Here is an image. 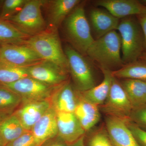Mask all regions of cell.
I'll return each instance as SVG.
<instances>
[{
  "label": "cell",
  "instance_id": "obj_11",
  "mask_svg": "<svg viewBox=\"0 0 146 146\" xmlns=\"http://www.w3.org/2000/svg\"><path fill=\"white\" fill-rule=\"evenodd\" d=\"M79 99V91L68 80L55 90L49 101L56 112L74 113Z\"/></svg>",
  "mask_w": 146,
  "mask_h": 146
},
{
  "label": "cell",
  "instance_id": "obj_33",
  "mask_svg": "<svg viewBox=\"0 0 146 146\" xmlns=\"http://www.w3.org/2000/svg\"><path fill=\"white\" fill-rule=\"evenodd\" d=\"M39 146H68V145L57 135L45 141Z\"/></svg>",
  "mask_w": 146,
  "mask_h": 146
},
{
  "label": "cell",
  "instance_id": "obj_32",
  "mask_svg": "<svg viewBox=\"0 0 146 146\" xmlns=\"http://www.w3.org/2000/svg\"><path fill=\"white\" fill-rule=\"evenodd\" d=\"M141 29L144 38V48L146 50V11L136 16Z\"/></svg>",
  "mask_w": 146,
  "mask_h": 146
},
{
  "label": "cell",
  "instance_id": "obj_26",
  "mask_svg": "<svg viewBox=\"0 0 146 146\" xmlns=\"http://www.w3.org/2000/svg\"><path fill=\"white\" fill-rule=\"evenodd\" d=\"M29 77L26 68H19L0 61V83L9 84Z\"/></svg>",
  "mask_w": 146,
  "mask_h": 146
},
{
  "label": "cell",
  "instance_id": "obj_18",
  "mask_svg": "<svg viewBox=\"0 0 146 146\" xmlns=\"http://www.w3.org/2000/svg\"><path fill=\"white\" fill-rule=\"evenodd\" d=\"M92 29L96 39L113 31L117 30L119 19L113 16L106 10L94 8L90 13Z\"/></svg>",
  "mask_w": 146,
  "mask_h": 146
},
{
  "label": "cell",
  "instance_id": "obj_10",
  "mask_svg": "<svg viewBox=\"0 0 146 146\" xmlns=\"http://www.w3.org/2000/svg\"><path fill=\"white\" fill-rule=\"evenodd\" d=\"M25 68L29 77L50 86H59L68 81V72L50 61L44 60Z\"/></svg>",
  "mask_w": 146,
  "mask_h": 146
},
{
  "label": "cell",
  "instance_id": "obj_39",
  "mask_svg": "<svg viewBox=\"0 0 146 146\" xmlns=\"http://www.w3.org/2000/svg\"><path fill=\"white\" fill-rule=\"evenodd\" d=\"M0 48H1V45H0Z\"/></svg>",
  "mask_w": 146,
  "mask_h": 146
},
{
  "label": "cell",
  "instance_id": "obj_8",
  "mask_svg": "<svg viewBox=\"0 0 146 146\" xmlns=\"http://www.w3.org/2000/svg\"><path fill=\"white\" fill-rule=\"evenodd\" d=\"M100 106L107 116L118 118L125 122L130 121L133 106L121 83L114 76L108 96Z\"/></svg>",
  "mask_w": 146,
  "mask_h": 146
},
{
  "label": "cell",
  "instance_id": "obj_5",
  "mask_svg": "<svg viewBox=\"0 0 146 146\" xmlns=\"http://www.w3.org/2000/svg\"><path fill=\"white\" fill-rule=\"evenodd\" d=\"M45 2L42 0H28L19 12L6 21L28 36L39 34L47 29L41 11Z\"/></svg>",
  "mask_w": 146,
  "mask_h": 146
},
{
  "label": "cell",
  "instance_id": "obj_34",
  "mask_svg": "<svg viewBox=\"0 0 146 146\" xmlns=\"http://www.w3.org/2000/svg\"><path fill=\"white\" fill-rule=\"evenodd\" d=\"M85 136H82L72 143L68 145V146H86L84 143Z\"/></svg>",
  "mask_w": 146,
  "mask_h": 146
},
{
  "label": "cell",
  "instance_id": "obj_16",
  "mask_svg": "<svg viewBox=\"0 0 146 146\" xmlns=\"http://www.w3.org/2000/svg\"><path fill=\"white\" fill-rule=\"evenodd\" d=\"M80 3L79 0L46 1L49 26L48 29L57 31L65 18Z\"/></svg>",
  "mask_w": 146,
  "mask_h": 146
},
{
  "label": "cell",
  "instance_id": "obj_6",
  "mask_svg": "<svg viewBox=\"0 0 146 146\" xmlns=\"http://www.w3.org/2000/svg\"><path fill=\"white\" fill-rule=\"evenodd\" d=\"M64 52L68 60V72L75 88L83 92L96 86L91 66L84 55L69 46H66Z\"/></svg>",
  "mask_w": 146,
  "mask_h": 146
},
{
  "label": "cell",
  "instance_id": "obj_4",
  "mask_svg": "<svg viewBox=\"0 0 146 146\" xmlns=\"http://www.w3.org/2000/svg\"><path fill=\"white\" fill-rule=\"evenodd\" d=\"M117 30L121 38L123 63L137 61L145 48L143 34L136 16L122 18Z\"/></svg>",
  "mask_w": 146,
  "mask_h": 146
},
{
  "label": "cell",
  "instance_id": "obj_15",
  "mask_svg": "<svg viewBox=\"0 0 146 146\" xmlns=\"http://www.w3.org/2000/svg\"><path fill=\"white\" fill-rule=\"evenodd\" d=\"M105 123L108 135L113 146H141L122 120L107 116Z\"/></svg>",
  "mask_w": 146,
  "mask_h": 146
},
{
  "label": "cell",
  "instance_id": "obj_13",
  "mask_svg": "<svg viewBox=\"0 0 146 146\" xmlns=\"http://www.w3.org/2000/svg\"><path fill=\"white\" fill-rule=\"evenodd\" d=\"M50 107L49 100L27 102L22 103L14 113L25 129L31 131L35 124Z\"/></svg>",
  "mask_w": 146,
  "mask_h": 146
},
{
  "label": "cell",
  "instance_id": "obj_1",
  "mask_svg": "<svg viewBox=\"0 0 146 146\" xmlns=\"http://www.w3.org/2000/svg\"><path fill=\"white\" fill-rule=\"evenodd\" d=\"M121 38L119 33L113 31L94 40L86 55L100 65L101 69L121 68L123 65L121 51Z\"/></svg>",
  "mask_w": 146,
  "mask_h": 146
},
{
  "label": "cell",
  "instance_id": "obj_2",
  "mask_svg": "<svg viewBox=\"0 0 146 146\" xmlns=\"http://www.w3.org/2000/svg\"><path fill=\"white\" fill-rule=\"evenodd\" d=\"M24 44L33 50L42 60L54 63L69 73L68 60L57 31L47 29L29 37Z\"/></svg>",
  "mask_w": 146,
  "mask_h": 146
},
{
  "label": "cell",
  "instance_id": "obj_30",
  "mask_svg": "<svg viewBox=\"0 0 146 146\" xmlns=\"http://www.w3.org/2000/svg\"><path fill=\"white\" fill-rule=\"evenodd\" d=\"M5 146H39L32 133L28 131Z\"/></svg>",
  "mask_w": 146,
  "mask_h": 146
},
{
  "label": "cell",
  "instance_id": "obj_12",
  "mask_svg": "<svg viewBox=\"0 0 146 146\" xmlns=\"http://www.w3.org/2000/svg\"><path fill=\"white\" fill-rule=\"evenodd\" d=\"M58 136L68 145L85 136L84 129L74 113L56 112Z\"/></svg>",
  "mask_w": 146,
  "mask_h": 146
},
{
  "label": "cell",
  "instance_id": "obj_29",
  "mask_svg": "<svg viewBox=\"0 0 146 146\" xmlns=\"http://www.w3.org/2000/svg\"><path fill=\"white\" fill-rule=\"evenodd\" d=\"M87 146H113L107 131L101 129L91 134L87 141Z\"/></svg>",
  "mask_w": 146,
  "mask_h": 146
},
{
  "label": "cell",
  "instance_id": "obj_21",
  "mask_svg": "<svg viewBox=\"0 0 146 146\" xmlns=\"http://www.w3.org/2000/svg\"><path fill=\"white\" fill-rule=\"evenodd\" d=\"M133 108L146 103V81L123 79L120 82Z\"/></svg>",
  "mask_w": 146,
  "mask_h": 146
},
{
  "label": "cell",
  "instance_id": "obj_17",
  "mask_svg": "<svg viewBox=\"0 0 146 146\" xmlns=\"http://www.w3.org/2000/svg\"><path fill=\"white\" fill-rule=\"evenodd\" d=\"M31 131L39 146L57 136L56 112L51 106L35 124Z\"/></svg>",
  "mask_w": 146,
  "mask_h": 146
},
{
  "label": "cell",
  "instance_id": "obj_38",
  "mask_svg": "<svg viewBox=\"0 0 146 146\" xmlns=\"http://www.w3.org/2000/svg\"><path fill=\"white\" fill-rule=\"evenodd\" d=\"M5 119V118L3 117H1V116H0V123H1V122L3 120Z\"/></svg>",
  "mask_w": 146,
  "mask_h": 146
},
{
  "label": "cell",
  "instance_id": "obj_7",
  "mask_svg": "<svg viewBox=\"0 0 146 146\" xmlns=\"http://www.w3.org/2000/svg\"><path fill=\"white\" fill-rule=\"evenodd\" d=\"M0 84L19 95L22 99V103L49 100L55 90L59 86H50L30 77L12 83Z\"/></svg>",
  "mask_w": 146,
  "mask_h": 146
},
{
  "label": "cell",
  "instance_id": "obj_31",
  "mask_svg": "<svg viewBox=\"0 0 146 146\" xmlns=\"http://www.w3.org/2000/svg\"><path fill=\"white\" fill-rule=\"evenodd\" d=\"M125 123L138 144L141 146H146V130L130 121Z\"/></svg>",
  "mask_w": 146,
  "mask_h": 146
},
{
  "label": "cell",
  "instance_id": "obj_28",
  "mask_svg": "<svg viewBox=\"0 0 146 146\" xmlns=\"http://www.w3.org/2000/svg\"><path fill=\"white\" fill-rule=\"evenodd\" d=\"M129 120L146 130V103L133 108L131 112Z\"/></svg>",
  "mask_w": 146,
  "mask_h": 146
},
{
  "label": "cell",
  "instance_id": "obj_37",
  "mask_svg": "<svg viewBox=\"0 0 146 146\" xmlns=\"http://www.w3.org/2000/svg\"><path fill=\"white\" fill-rule=\"evenodd\" d=\"M142 58L146 62V53L144 54L142 56Z\"/></svg>",
  "mask_w": 146,
  "mask_h": 146
},
{
  "label": "cell",
  "instance_id": "obj_27",
  "mask_svg": "<svg viewBox=\"0 0 146 146\" xmlns=\"http://www.w3.org/2000/svg\"><path fill=\"white\" fill-rule=\"evenodd\" d=\"M28 0H6L4 3L1 19L7 21L21 11Z\"/></svg>",
  "mask_w": 146,
  "mask_h": 146
},
{
  "label": "cell",
  "instance_id": "obj_36",
  "mask_svg": "<svg viewBox=\"0 0 146 146\" xmlns=\"http://www.w3.org/2000/svg\"><path fill=\"white\" fill-rule=\"evenodd\" d=\"M140 2L144 5L146 6V0H142L140 1Z\"/></svg>",
  "mask_w": 146,
  "mask_h": 146
},
{
  "label": "cell",
  "instance_id": "obj_9",
  "mask_svg": "<svg viewBox=\"0 0 146 146\" xmlns=\"http://www.w3.org/2000/svg\"><path fill=\"white\" fill-rule=\"evenodd\" d=\"M44 61L26 45L2 44L0 48V61L19 68H25Z\"/></svg>",
  "mask_w": 146,
  "mask_h": 146
},
{
  "label": "cell",
  "instance_id": "obj_19",
  "mask_svg": "<svg viewBox=\"0 0 146 146\" xmlns=\"http://www.w3.org/2000/svg\"><path fill=\"white\" fill-rule=\"evenodd\" d=\"M74 113L86 132L96 125L100 119L98 106L84 100L80 92L79 100Z\"/></svg>",
  "mask_w": 146,
  "mask_h": 146
},
{
  "label": "cell",
  "instance_id": "obj_22",
  "mask_svg": "<svg viewBox=\"0 0 146 146\" xmlns=\"http://www.w3.org/2000/svg\"><path fill=\"white\" fill-rule=\"evenodd\" d=\"M14 113L0 123V134L5 145L27 132Z\"/></svg>",
  "mask_w": 146,
  "mask_h": 146
},
{
  "label": "cell",
  "instance_id": "obj_35",
  "mask_svg": "<svg viewBox=\"0 0 146 146\" xmlns=\"http://www.w3.org/2000/svg\"><path fill=\"white\" fill-rule=\"evenodd\" d=\"M0 146H5V143L1 134H0Z\"/></svg>",
  "mask_w": 146,
  "mask_h": 146
},
{
  "label": "cell",
  "instance_id": "obj_25",
  "mask_svg": "<svg viewBox=\"0 0 146 146\" xmlns=\"http://www.w3.org/2000/svg\"><path fill=\"white\" fill-rule=\"evenodd\" d=\"M29 37L8 21L0 20V43L1 44H23Z\"/></svg>",
  "mask_w": 146,
  "mask_h": 146
},
{
  "label": "cell",
  "instance_id": "obj_20",
  "mask_svg": "<svg viewBox=\"0 0 146 146\" xmlns=\"http://www.w3.org/2000/svg\"><path fill=\"white\" fill-rule=\"evenodd\" d=\"M103 73V80L101 83L87 91L80 92L81 96L92 104L99 106L103 104L109 94L113 76L112 71L101 69Z\"/></svg>",
  "mask_w": 146,
  "mask_h": 146
},
{
  "label": "cell",
  "instance_id": "obj_3",
  "mask_svg": "<svg viewBox=\"0 0 146 146\" xmlns=\"http://www.w3.org/2000/svg\"><path fill=\"white\" fill-rule=\"evenodd\" d=\"M63 22L65 36L68 42L81 54L86 55L95 39L91 34L83 6L76 7Z\"/></svg>",
  "mask_w": 146,
  "mask_h": 146
},
{
  "label": "cell",
  "instance_id": "obj_24",
  "mask_svg": "<svg viewBox=\"0 0 146 146\" xmlns=\"http://www.w3.org/2000/svg\"><path fill=\"white\" fill-rule=\"evenodd\" d=\"M112 73L116 78L146 81V62L136 61L125 64L119 69L112 71Z\"/></svg>",
  "mask_w": 146,
  "mask_h": 146
},
{
  "label": "cell",
  "instance_id": "obj_14",
  "mask_svg": "<svg viewBox=\"0 0 146 146\" xmlns=\"http://www.w3.org/2000/svg\"><path fill=\"white\" fill-rule=\"evenodd\" d=\"M96 4L119 19L136 16L146 11V6L137 0H100Z\"/></svg>",
  "mask_w": 146,
  "mask_h": 146
},
{
  "label": "cell",
  "instance_id": "obj_23",
  "mask_svg": "<svg viewBox=\"0 0 146 146\" xmlns=\"http://www.w3.org/2000/svg\"><path fill=\"white\" fill-rule=\"evenodd\" d=\"M22 103L19 95L0 84V116L5 118L12 115Z\"/></svg>",
  "mask_w": 146,
  "mask_h": 146
}]
</instances>
